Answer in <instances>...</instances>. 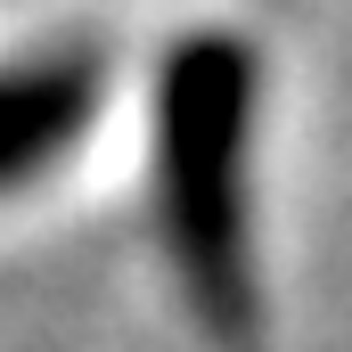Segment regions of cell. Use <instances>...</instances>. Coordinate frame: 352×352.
Returning <instances> with one entry per match:
<instances>
[{
  "instance_id": "1",
  "label": "cell",
  "mask_w": 352,
  "mask_h": 352,
  "mask_svg": "<svg viewBox=\"0 0 352 352\" xmlns=\"http://www.w3.org/2000/svg\"><path fill=\"white\" fill-rule=\"evenodd\" d=\"M246 148H254V58L230 33H197L156 82V205L180 287L213 336L254 328L246 246Z\"/></svg>"
},
{
  "instance_id": "2",
  "label": "cell",
  "mask_w": 352,
  "mask_h": 352,
  "mask_svg": "<svg viewBox=\"0 0 352 352\" xmlns=\"http://www.w3.org/2000/svg\"><path fill=\"white\" fill-rule=\"evenodd\" d=\"M90 107V74L82 66H33V74H8L0 82V188L25 173H41L74 131H82Z\"/></svg>"
}]
</instances>
